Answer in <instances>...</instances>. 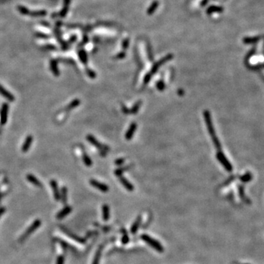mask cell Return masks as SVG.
Returning a JSON list of instances; mask_svg holds the SVG:
<instances>
[{"label": "cell", "instance_id": "obj_2", "mask_svg": "<svg viewBox=\"0 0 264 264\" xmlns=\"http://www.w3.org/2000/svg\"><path fill=\"white\" fill-rule=\"evenodd\" d=\"M142 238L143 241H145V242L148 243L151 247H152L153 248L155 249L156 250H157L159 253H162L164 251V248L161 246V244L159 242H158L157 241H156L155 239L152 238L151 237H150L149 235H146V234H143L142 235Z\"/></svg>", "mask_w": 264, "mask_h": 264}, {"label": "cell", "instance_id": "obj_22", "mask_svg": "<svg viewBox=\"0 0 264 264\" xmlns=\"http://www.w3.org/2000/svg\"><path fill=\"white\" fill-rule=\"evenodd\" d=\"M79 104H80V100H79V99H74L73 101H71L70 103H69L68 106H67V109H74V108L77 107Z\"/></svg>", "mask_w": 264, "mask_h": 264}, {"label": "cell", "instance_id": "obj_18", "mask_svg": "<svg viewBox=\"0 0 264 264\" xmlns=\"http://www.w3.org/2000/svg\"><path fill=\"white\" fill-rule=\"evenodd\" d=\"M141 220H142V218L141 217H139L137 219H136V221L134 222V223L133 224V225L131 226V233H135L139 228V226L141 223Z\"/></svg>", "mask_w": 264, "mask_h": 264}, {"label": "cell", "instance_id": "obj_1", "mask_svg": "<svg viewBox=\"0 0 264 264\" xmlns=\"http://www.w3.org/2000/svg\"><path fill=\"white\" fill-rule=\"evenodd\" d=\"M203 117L204 119H205V123H206L207 128H208V131L209 132V134L211 136V139H212L213 142H214V145L215 146V148L217 150L220 151L221 149V144H220L219 139L217 138V136H216L215 130H214V126H213L212 123V119H211V114L208 112V110H204L203 112Z\"/></svg>", "mask_w": 264, "mask_h": 264}, {"label": "cell", "instance_id": "obj_32", "mask_svg": "<svg viewBox=\"0 0 264 264\" xmlns=\"http://www.w3.org/2000/svg\"><path fill=\"white\" fill-rule=\"evenodd\" d=\"M238 190H239V194H240V196H241V197L242 198H245V197H244V189H243V187H239V189H238Z\"/></svg>", "mask_w": 264, "mask_h": 264}, {"label": "cell", "instance_id": "obj_29", "mask_svg": "<svg viewBox=\"0 0 264 264\" xmlns=\"http://www.w3.org/2000/svg\"><path fill=\"white\" fill-rule=\"evenodd\" d=\"M128 169V167L121 168V169H116V170L115 171V175H118V176H121V175H122L123 172V171L125 170V169Z\"/></svg>", "mask_w": 264, "mask_h": 264}, {"label": "cell", "instance_id": "obj_15", "mask_svg": "<svg viewBox=\"0 0 264 264\" xmlns=\"http://www.w3.org/2000/svg\"><path fill=\"white\" fill-rule=\"evenodd\" d=\"M120 181H121V184L124 186V187H125L127 190H128V191H133V185H132L131 183H130L126 178H125L124 177H121V178H120Z\"/></svg>", "mask_w": 264, "mask_h": 264}, {"label": "cell", "instance_id": "obj_7", "mask_svg": "<svg viewBox=\"0 0 264 264\" xmlns=\"http://www.w3.org/2000/svg\"><path fill=\"white\" fill-rule=\"evenodd\" d=\"M172 55H167V56H166V57H165L162 58V59H161L160 61L157 62L155 64V65L153 66L152 69H151V73H150V74H151V76H152V75H154V74H155L157 70H158V69L160 67H161V65H163V64H164V62H167L168 60H169L172 59Z\"/></svg>", "mask_w": 264, "mask_h": 264}, {"label": "cell", "instance_id": "obj_27", "mask_svg": "<svg viewBox=\"0 0 264 264\" xmlns=\"http://www.w3.org/2000/svg\"><path fill=\"white\" fill-rule=\"evenodd\" d=\"M86 73L88 75V76H89L90 78H91V79H95V78L96 77V74H95V72H94L93 70H90V69H87Z\"/></svg>", "mask_w": 264, "mask_h": 264}, {"label": "cell", "instance_id": "obj_16", "mask_svg": "<svg viewBox=\"0 0 264 264\" xmlns=\"http://www.w3.org/2000/svg\"><path fill=\"white\" fill-rule=\"evenodd\" d=\"M50 67H51V70H52V73H54L55 76L58 77L60 76V70L57 67V62H55V60H52L50 62Z\"/></svg>", "mask_w": 264, "mask_h": 264}, {"label": "cell", "instance_id": "obj_19", "mask_svg": "<svg viewBox=\"0 0 264 264\" xmlns=\"http://www.w3.org/2000/svg\"><path fill=\"white\" fill-rule=\"evenodd\" d=\"M103 219L104 221H107L109 218V208L107 205H103Z\"/></svg>", "mask_w": 264, "mask_h": 264}, {"label": "cell", "instance_id": "obj_20", "mask_svg": "<svg viewBox=\"0 0 264 264\" xmlns=\"http://www.w3.org/2000/svg\"><path fill=\"white\" fill-rule=\"evenodd\" d=\"M102 249H103V247H102V246H100V247H99L98 250H97L96 254H95V257H94V260H93V264H98L99 263L100 255H101Z\"/></svg>", "mask_w": 264, "mask_h": 264}, {"label": "cell", "instance_id": "obj_35", "mask_svg": "<svg viewBox=\"0 0 264 264\" xmlns=\"http://www.w3.org/2000/svg\"><path fill=\"white\" fill-rule=\"evenodd\" d=\"M4 211H5V208H4V207H1V208H0V217H1V216L4 214Z\"/></svg>", "mask_w": 264, "mask_h": 264}, {"label": "cell", "instance_id": "obj_24", "mask_svg": "<svg viewBox=\"0 0 264 264\" xmlns=\"http://www.w3.org/2000/svg\"><path fill=\"white\" fill-rule=\"evenodd\" d=\"M252 178H253V177H252L251 174H250V172H247V173L244 174V175H242V176L240 178V179H241L243 182H248V181H250V180L252 179Z\"/></svg>", "mask_w": 264, "mask_h": 264}, {"label": "cell", "instance_id": "obj_10", "mask_svg": "<svg viewBox=\"0 0 264 264\" xmlns=\"http://www.w3.org/2000/svg\"><path fill=\"white\" fill-rule=\"evenodd\" d=\"M33 141V137L32 135H28L27 136V138L25 139L24 142L23 143L22 147V151L24 153H26L29 151V149L30 148L31 145H32Z\"/></svg>", "mask_w": 264, "mask_h": 264}, {"label": "cell", "instance_id": "obj_36", "mask_svg": "<svg viewBox=\"0 0 264 264\" xmlns=\"http://www.w3.org/2000/svg\"><path fill=\"white\" fill-rule=\"evenodd\" d=\"M125 56V54H123V53H122V52H121V54L120 55H118V56H117V57H119V58H123V57Z\"/></svg>", "mask_w": 264, "mask_h": 264}, {"label": "cell", "instance_id": "obj_30", "mask_svg": "<svg viewBox=\"0 0 264 264\" xmlns=\"http://www.w3.org/2000/svg\"><path fill=\"white\" fill-rule=\"evenodd\" d=\"M151 75L150 74V73L147 74L146 76H145V79H144V84H145V85H147V84L149 82V81L151 80Z\"/></svg>", "mask_w": 264, "mask_h": 264}, {"label": "cell", "instance_id": "obj_4", "mask_svg": "<svg viewBox=\"0 0 264 264\" xmlns=\"http://www.w3.org/2000/svg\"><path fill=\"white\" fill-rule=\"evenodd\" d=\"M86 138H87V140H88L90 143L92 144L93 145H94V146H95V148H98V150H100L102 153H105V152L106 153V151H108V150L109 149V148H107V146H105V145H101V144H100V142H99L97 140V139H95L93 136H92L91 134L88 135Z\"/></svg>", "mask_w": 264, "mask_h": 264}, {"label": "cell", "instance_id": "obj_9", "mask_svg": "<svg viewBox=\"0 0 264 264\" xmlns=\"http://www.w3.org/2000/svg\"><path fill=\"white\" fill-rule=\"evenodd\" d=\"M50 185L52 189V191H53L54 197H55V200L59 201L60 199V192L59 188H58L57 183L55 180H52L50 181Z\"/></svg>", "mask_w": 264, "mask_h": 264}, {"label": "cell", "instance_id": "obj_33", "mask_svg": "<svg viewBox=\"0 0 264 264\" xmlns=\"http://www.w3.org/2000/svg\"><path fill=\"white\" fill-rule=\"evenodd\" d=\"M124 161H125V159H118L115 161V164H116L117 165H121V164H123Z\"/></svg>", "mask_w": 264, "mask_h": 264}, {"label": "cell", "instance_id": "obj_3", "mask_svg": "<svg viewBox=\"0 0 264 264\" xmlns=\"http://www.w3.org/2000/svg\"><path fill=\"white\" fill-rule=\"evenodd\" d=\"M40 224H41V222H40V220H35V221L32 223V225H31L29 227H28L27 230L25 231L23 235L21 236V238H19V241H20V242H23V241H24V240L26 239V238H27V237L29 236L30 234H32V232H34V231L36 229H37V227L40 225Z\"/></svg>", "mask_w": 264, "mask_h": 264}, {"label": "cell", "instance_id": "obj_6", "mask_svg": "<svg viewBox=\"0 0 264 264\" xmlns=\"http://www.w3.org/2000/svg\"><path fill=\"white\" fill-rule=\"evenodd\" d=\"M9 105L7 103H4L1 106L0 110V123L1 125H5L7 121V115H8Z\"/></svg>", "mask_w": 264, "mask_h": 264}, {"label": "cell", "instance_id": "obj_5", "mask_svg": "<svg viewBox=\"0 0 264 264\" xmlns=\"http://www.w3.org/2000/svg\"><path fill=\"white\" fill-rule=\"evenodd\" d=\"M217 158L219 160L220 163L224 166V167L225 168L226 170L228 171V172H231L232 170V166L231 165L230 161L227 160V159L226 158L225 156L221 152V151H219L217 154Z\"/></svg>", "mask_w": 264, "mask_h": 264}, {"label": "cell", "instance_id": "obj_11", "mask_svg": "<svg viewBox=\"0 0 264 264\" xmlns=\"http://www.w3.org/2000/svg\"><path fill=\"white\" fill-rule=\"evenodd\" d=\"M0 95H2L6 99H7L9 101L13 102L15 100V97L10 92H8L5 88H3L1 85H0Z\"/></svg>", "mask_w": 264, "mask_h": 264}, {"label": "cell", "instance_id": "obj_23", "mask_svg": "<svg viewBox=\"0 0 264 264\" xmlns=\"http://www.w3.org/2000/svg\"><path fill=\"white\" fill-rule=\"evenodd\" d=\"M62 230L64 231V232H65V233H67V235H69V236L70 237H71L72 238H73V239H74V240H76V241H78V242H79V243H85V241L84 239H82V238H79V237H78V236H76V235H73V234H72V233H70V232H67V230H65V228H62Z\"/></svg>", "mask_w": 264, "mask_h": 264}, {"label": "cell", "instance_id": "obj_28", "mask_svg": "<svg viewBox=\"0 0 264 264\" xmlns=\"http://www.w3.org/2000/svg\"><path fill=\"white\" fill-rule=\"evenodd\" d=\"M79 57H80L81 61H82V62H84V63H86V62H87L86 54H85L84 52H80V55H79Z\"/></svg>", "mask_w": 264, "mask_h": 264}, {"label": "cell", "instance_id": "obj_13", "mask_svg": "<svg viewBox=\"0 0 264 264\" xmlns=\"http://www.w3.org/2000/svg\"><path fill=\"white\" fill-rule=\"evenodd\" d=\"M136 126H136V123H132L131 126H129V128H128V131H127L126 133V139H131L132 136H133V133H134V132L136 131Z\"/></svg>", "mask_w": 264, "mask_h": 264}, {"label": "cell", "instance_id": "obj_26", "mask_svg": "<svg viewBox=\"0 0 264 264\" xmlns=\"http://www.w3.org/2000/svg\"><path fill=\"white\" fill-rule=\"evenodd\" d=\"M156 88L159 91L164 90L165 88V84L163 81H159L156 83Z\"/></svg>", "mask_w": 264, "mask_h": 264}, {"label": "cell", "instance_id": "obj_21", "mask_svg": "<svg viewBox=\"0 0 264 264\" xmlns=\"http://www.w3.org/2000/svg\"><path fill=\"white\" fill-rule=\"evenodd\" d=\"M82 160H83L84 163H85V164L87 166H92L93 164L92 160H91L90 157L88 155H87L86 154H84L83 156H82Z\"/></svg>", "mask_w": 264, "mask_h": 264}, {"label": "cell", "instance_id": "obj_12", "mask_svg": "<svg viewBox=\"0 0 264 264\" xmlns=\"http://www.w3.org/2000/svg\"><path fill=\"white\" fill-rule=\"evenodd\" d=\"M72 211V208L70 206H65V208H62L57 214V219L58 220H62L65 218L67 215H68Z\"/></svg>", "mask_w": 264, "mask_h": 264}, {"label": "cell", "instance_id": "obj_34", "mask_svg": "<svg viewBox=\"0 0 264 264\" xmlns=\"http://www.w3.org/2000/svg\"><path fill=\"white\" fill-rule=\"evenodd\" d=\"M123 244H126L127 242H128V235H127V234H124V236H123Z\"/></svg>", "mask_w": 264, "mask_h": 264}, {"label": "cell", "instance_id": "obj_8", "mask_svg": "<svg viewBox=\"0 0 264 264\" xmlns=\"http://www.w3.org/2000/svg\"><path fill=\"white\" fill-rule=\"evenodd\" d=\"M90 184L91 186H93V187L96 188L97 189L103 192H106L109 191V187H108L107 185L98 182V181H96V180L94 179L90 180Z\"/></svg>", "mask_w": 264, "mask_h": 264}, {"label": "cell", "instance_id": "obj_31", "mask_svg": "<svg viewBox=\"0 0 264 264\" xmlns=\"http://www.w3.org/2000/svg\"><path fill=\"white\" fill-rule=\"evenodd\" d=\"M56 264H64V258L63 256H59L57 260Z\"/></svg>", "mask_w": 264, "mask_h": 264}, {"label": "cell", "instance_id": "obj_25", "mask_svg": "<svg viewBox=\"0 0 264 264\" xmlns=\"http://www.w3.org/2000/svg\"><path fill=\"white\" fill-rule=\"evenodd\" d=\"M141 103H142V101H138L136 104L133 106V107L130 110L129 113L128 114H136L137 112V111L139 110V106H140Z\"/></svg>", "mask_w": 264, "mask_h": 264}, {"label": "cell", "instance_id": "obj_17", "mask_svg": "<svg viewBox=\"0 0 264 264\" xmlns=\"http://www.w3.org/2000/svg\"><path fill=\"white\" fill-rule=\"evenodd\" d=\"M67 187H63L62 188V191L60 193V199H62V202L63 204L67 203Z\"/></svg>", "mask_w": 264, "mask_h": 264}, {"label": "cell", "instance_id": "obj_14", "mask_svg": "<svg viewBox=\"0 0 264 264\" xmlns=\"http://www.w3.org/2000/svg\"><path fill=\"white\" fill-rule=\"evenodd\" d=\"M27 181H29V182H30L31 184L36 186V187H42V184L40 182V181H39L35 176L32 175V174H27Z\"/></svg>", "mask_w": 264, "mask_h": 264}]
</instances>
